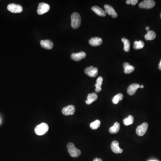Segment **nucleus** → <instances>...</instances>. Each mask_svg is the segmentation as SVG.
Instances as JSON below:
<instances>
[{"label":"nucleus","instance_id":"obj_1","mask_svg":"<svg viewBox=\"0 0 161 161\" xmlns=\"http://www.w3.org/2000/svg\"><path fill=\"white\" fill-rule=\"evenodd\" d=\"M71 26L74 29H77L80 26L81 23V18L78 13H73L71 16Z\"/></svg>","mask_w":161,"mask_h":161},{"label":"nucleus","instance_id":"obj_2","mask_svg":"<svg viewBox=\"0 0 161 161\" xmlns=\"http://www.w3.org/2000/svg\"><path fill=\"white\" fill-rule=\"evenodd\" d=\"M49 127L48 124L45 123H40L35 128V133L37 135L42 136L47 133Z\"/></svg>","mask_w":161,"mask_h":161},{"label":"nucleus","instance_id":"obj_3","mask_svg":"<svg viewBox=\"0 0 161 161\" xmlns=\"http://www.w3.org/2000/svg\"><path fill=\"white\" fill-rule=\"evenodd\" d=\"M67 148L70 155L73 158H77L81 154V152L75 146L73 143H69L67 145Z\"/></svg>","mask_w":161,"mask_h":161},{"label":"nucleus","instance_id":"obj_4","mask_svg":"<svg viewBox=\"0 0 161 161\" xmlns=\"http://www.w3.org/2000/svg\"><path fill=\"white\" fill-rule=\"evenodd\" d=\"M7 9L12 13H20L23 10V8L21 5L14 3L9 4L7 6Z\"/></svg>","mask_w":161,"mask_h":161},{"label":"nucleus","instance_id":"obj_5","mask_svg":"<svg viewBox=\"0 0 161 161\" xmlns=\"http://www.w3.org/2000/svg\"><path fill=\"white\" fill-rule=\"evenodd\" d=\"M148 128V124L147 123H144L137 127L136 129V133L137 135L142 136L144 135Z\"/></svg>","mask_w":161,"mask_h":161},{"label":"nucleus","instance_id":"obj_6","mask_svg":"<svg viewBox=\"0 0 161 161\" xmlns=\"http://www.w3.org/2000/svg\"><path fill=\"white\" fill-rule=\"evenodd\" d=\"M155 2L153 0H145L141 2L139 5V7L143 9H150L154 7Z\"/></svg>","mask_w":161,"mask_h":161},{"label":"nucleus","instance_id":"obj_7","mask_svg":"<svg viewBox=\"0 0 161 161\" xmlns=\"http://www.w3.org/2000/svg\"><path fill=\"white\" fill-rule=\"evenodd\" d=\"M50 5L48 4L43 2L40 3L37 10V13L40 15H42L47 13L50 10Z\"/></svg>","mask_w":161,"mask_h":161},{"label":"nucleus","instance_id":"obj_8","mask_svg":"<svg viewBox=\"0 0 161 161\" xmlns=\"http://www.w3.org/2000/svg\"><path fill=\"white\" fill-rule=\"evenodd\" d=\"M85 73L89 77L95 78L98 75V69L91 66L86 68L85 70Z\"/></svg>","mask_w":161,"mask_h":161},{"label":"nucleus","instance_id":"obj_9","mask_svg":"<svg viewBox=\"0 0 161 161\" xmlns=\"http://www.w3.org/2000/svg\"><path fill=\"white\" fill-rule=\"evenodd\" d=\"M75 112V108L73 105H69L63 108L62 113L65 115H73Z\"/></svg>","mask_w":161,"mask_h":161},{"label":"nucleus","instance_id":"obj_10","mask_svg":"<svg viewBox=\"0 0 161 161\" xmlns=\"http://www.w3.org/2000/svg\"><path fill=\"white\" fill-rule=\"evenodd\" d=\"M141 86L139 84L133 83L130 85L127 89V93L130 96H133L136 92L137 89L140 88Z\"/></svg>","mask_w":161,"mask_h":161},{"label":"nucleus","instance_id":"obj_11","mask_svg":"<svg viewBox=\"0 0 161 161\" xmlns=\"http://www.w3.org/2000/svg\"><path fill=\"white\" fill-rule=\"evenodd\" d=\"M111 149L113 152L115 153H122L123 150L120 149L119 147V143L116 141H113L111 145Z\"/></svg>","mask_w":161,"mask_h":161},{"label":"nucleus","instance_id":"obj_12","mask_svg":"<svg viewBox=\"0 0 161 161\" xmlns=\"http://www.w3.org/2000/svg\"><path fill=\"white\" fill-rule=\"evenodd\" d=\"M104 9L106 13L108 15H111L113 18H116L117 17V14L112 6L108 5H105Z\"/></svg>","mask_w":161,"mask_h":161},{"label":"nucleus","instance_id":"obj_13","mask_svg":"<svg viewBox=\"0 0 161 161\" xmlns=\"http://www.w3.org/2000/svg\"><path fill=\"white\" fill-rule=\"evenodd\" d=\"M86 57V53L83 52H79L77 53H74L72 54L71 56L72 59L74 61H80Z\"/></svg>","mask_w":161,"mask_h":161},{"label":"nucleus","instance_id":"obj_14","mask_svg":"<svg viewBox=\"0 0 161 161\" xmlns=\"http://www.w3.org/2000/svg\"><path fill=\"white\" fill-rule=\"evenodd\" d=\"M41 47L47 49H51L53 47V44L50 40H43L40 41Z\"/></svg>","mask_w":161,"mask_h":161},{"label":"nucleus","instance_id":"obj_15","mask_svg":"<svg viewBox=\"0 0 161 161\" xmlns=\"http://www.w3.org/2000/svg\"><path fill=\"white\" fill-rule=\"evenodd\" d=\"M89 43L91 46L96 47L100 45L102 43V40L99 37H93L89 40Z\"/></svg>","mask_w":161,"mask_h":161},{"label":"nucleus","instance_id":"obj_16","mask_svg":"<svg viewBox=\"0 0 161 161\" xmlns=\"http://www.w3.org/2000/svg\"><path fill=\"white\" fill-rule=\"evenodd\" d=\"M92 10L96 13L97 15L101 17H105L106 13L105 10L97 6H94L92 8Z\"/></svg>","mask_w":161,"mask_h":161},{"label":"nucleus","instance_id":"obj_17","mask_svg":"<svg viewBox=\"0 0 161 161\" xmlns=\"http://www.w3.org/2000/svg\"><path fill=\"white\" fill-rule=\"evenodd\" d=\"M98 99V95L96 93H89L87 98V100L86 101V104L88 105L91 104L93 102L96 101Z\"/></svg>","mask_w":161,"mask_h":161},{"label":"nucleus","instance_id":"obj_18","mask_svg":"<svg viewBox=\"0 0 161 161\" xmlns=\"http://www.w3.org/2000/svg\"><path fill=\"white\" fill-rule=\"evenodd\" d=\"M123 67L124 68V73L126 74H130L134 71V68L133 66L131 65L128 63H124L123 64Z\"/></svg>","mask_w":161,"mask_h":161},{"label":"nucleus","instance_id":"obj_19","mask_svg":"<svg viewBox=\"0 0 161 161\" xmlns=\"http://www.w3.org/2000/svg\"><path fill=\"white\" fill-rule=\"evenodd\" d=\"M119 129H120V124L118 122H115L113 126L109 128V131L111 134H116L119 131Z\"/></svg>","mask_w":161,"mask_h":161},{"label":"nucleus","instance_id":"obj_20","mask_svg":"<svg viewBox=\"0 0 161 161\" xmlns=\"http://www.w3.org/2000/svg\"><path fill=\"white\" fill-rule=\"evenodd\" d=\"M103 82V78L102 77H99L96 80V84L95 85L96 88L95 89L96 92L98 93L102 91L101 86Z\"/></svg>","mask_w":161,"mask_h":161},{"label":"nucleus","instance_id":"obj_21","mask_svg":"<svg viewBox=\"0 0 161 161\" xmlns=\"http://www.w3.org/2000/svg\"><path fill=\"white\" fill-rule=\"evenodd\" d=\"M156 34L155 32L153 31H148V33L145 36V39L146 40H152L156 38Z\"/></svg>","mask_w":161,"mask_h":161},{"label":"nucleus","instance_id":"obj_22","mask_svg":"<svg viewBox=\"0 0 161 161\" xmlns=\"http://www.w3.org/2000/svg\"><path fill=\"white\" fill-rule=\"evenodd\" d=\"M122 41L124 44V50L125 52H128L130 51V43L129 40L126 38H123L122 39Z\"/></svg>","mask_w":161,"mask_h":161},{"label":"nucleus","instance_id":"obj_23","mask_svg":"<svg viewBox=\"0 0 161 161\" xmlns=\"http://www.w3.org/2000/svg\"><path fill=\"white\" fill-rule=\"evenodd\" d=\"M134 122V118L131 115H129L126 118L124 119L123 120V123L126 126L131 125Z\"/></svg>","mask_w":161,"mask_h":161},{"label":"nucleus","instance_id":"obj_24","mask_svg":"<svg viewBox=\"0 0 161 161\" xmlns=\"http://www.w3.org/2000/svg\"><path fill=\"white\" fill-rule=\"evenodd\" d=\"M123 98V94L121 93H118L113 98V102L115 104H117L120 101L122 100Z\"/></svg>","mask_w":161,"mask_h":161},{"label":"nucleus","instance_id":"obj_25","mask_svg":"<svg viewBox=\"0 0 161 161\" xmlns=\"http://www.w3.org/2000/svg\"><path fill=\"white\" fill-rule=\"evenodd\" d=\"M144 46L145 44L143 41L141 40L136 41L134 42L133 48L135 49H140L144 48Z\"/></svg>","mask_w":161,"mask_h":161},{"label":"nucleus","instance_id":"obj_26","mask_svg":"<svg viewBox=\"0 0 161 161\" xmlns=\"http://www.w3.org/2000/svg\"><path fill=\"white\" fill-rule=\"evenodd\" d=\"M100 121L98 119H97V120H96V121L91 123L90 124V128L93 130H96V129H98V128L100 127Z\"/></svg>","mask_w":161,"mask_h":161},{"label":"nucleus","instance_id":"obj_27","mask_svg":"<svg viewBox=\"0 0 161 161\" xmlns=\"http://www.w3.org/2000/svg\"><path fill=\"white\" fill-rule=\"evenodd\" d=\"M138 2V0H127L126 1V3L127 4H131L132 5H135Z\"/></svg>","mask_w":161,"mask_h":161},{"label":"nucleus","instance_id":"obj_28","mask_svg":"<svg viewBox=\"0 0 161 161\" xmlns=\"http://www.w3.org/2000/svg\"><path fill=\"white\" fill-rule=\"evenodd\" d=\"M93 161H102V160L101 158H96L95 159H94V160H93Z\"/></svg>","mask_w":161,"mask_h":161},{"label":"nucleus","instance_id":"obj_29","mask_svg":"<svg viewBox=\"0 0 161 161\" xmlns=\"http://www.w3.org/2000/svg\"><path fill=\"white\" fill-rule=\"evenodd\" d=\"M158 68H159V70H161V60L160 61V63H159V65H158Z\"/></svg>","mask_w":161,"mask_h":161},{"label":"nucleus","instance_id":"obj_30","mask_svg":"<svg viewBox=\"0 0 161 161\" xmlns=\"http://www.w3.org/2000/svg\"><path fill=\"white\" fill-rule=\"evenodd\" d=\"M145 29H146V31H148L149 30V27H146V28H145Z\"/></svg>","mask_w":161,"mask_h":161},{"label":"nucleus","instance_id":"obj_31","mask_svg":"<svg viewBox=\"0 0 161 161\" xmlns=\"http://www.w3.org/2000/svg\"><path fill=\"white\" fill-rule=\"evenodd\" d=\"M144 86H143V85H141V87H140L141 88H144Z\"/></svg>","mask_w":161,"mask_h":161},{"label":"nucleus","instance_id":"obj_32","mask_svg":"<svg viewBox=\"0 0 161 161\" xmlns=\"http://www.w3.org/2000/svg\"><path fill=\"white\" fill-rule=\"evenodd\" d=\"M149 161H156V160H150Z\"/></svg>","mask_w":161,"mask_h":161},{"label":"nucleus","instance_id":"obj_33","mask_svg":"<svg viewBox=\"0 0 161 161\" xmlns=\"http://www.w3.org/2000/svg\"></svg>","mask_w":161,"mask_h":161}]
</instances>
